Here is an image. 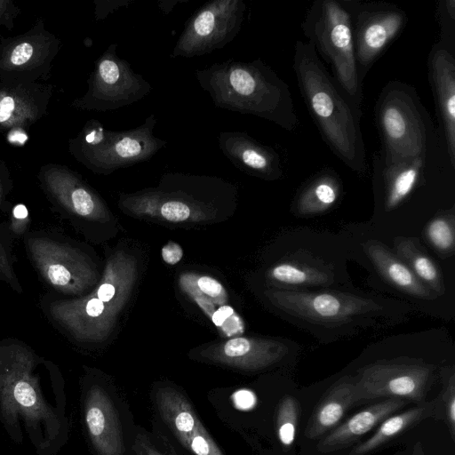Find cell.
Segmentation results:
<instances>
[{
  "label": "cell",
  "instance_id": "obj_15",
  "mask_svg": "<svg viewBox=\"0 0 455 455\" xmlns=\"http://www.w3.org/2000/svg\"><path fill=\"white\" fill-rule=\"evenodd\" d=\"M410 405V402L399 398H387L363 405L297 455H347L387 416Z\"/></svg>",
  "mask_w": 455,
  "mask_h": 455
},
{
  "label": "cell",
  "instance_id": "obj_13",
  "mask_svg": "<svg viewBox=\"0 0 455 455\" xmlns=\"http://www.w3.org/2000/svg\"><path fill=\"white\" fill-rule=\"evenodd\" d=\"M266 295L283 311L315 323H345L379 310L375 301L347 293L275 289Z\"/></svg>",
  "mask_w": 455,
  "mask_h": 455
},
{
  "label": "cell",
  "instance_id": "obj_42",
  "mask_svg": "<svg viewBox=\"0 0 455 455\" xmlns=\"http://www.w3.org/2000/svg\"><path fill=\"white\" fill-rule=\"evenodd\" d=\"M392 455H405V451L403 448H401L398 451H396L395 453H393Z\"/></svg>",
  "mask_w": 455,
  "mask_h": 455
},
{
  "label": "cell",
  "instance_id": "obj_3",
  "mask_svg": "<svg viewBox=\"0 0 455 455\" xmlns=\"http://www.w3.org/2000/svg\"><path fill=\"white\" fill-rule=\"evenodd\" d=\"M136 277L135 258L118 251L108 258L100 280L89 294L53 302L51 315L76 339L104 340L116 325Z\"/></svg>",
  "mask_w": 455,
  "mask_h": 455
},
{
  "label": "cell",
  "instance_id": "obj_37",
  "mask_svg": "<svg viewBox=\"0 0 455 455\" xmlns=\"http://www.w3.org/2000/svg\"><path fill=\"white\" fill-rule=\"evenodd\" d=\"M32 54V45L29 43H22L12 50L10 60L14 65H22L31 58Z\"/></svg>",
  "mask_w": 455,
  "mask_h": 455
},
{
  "label": "cell",
  "instance_id": "obj_7",
  "mask_svg": "<svg viewBox=\"0 0 455 455\" xmlns=\"http://www.w3.org/2000/svg\"><path fill=\"white\" fill-rule=\"evenodd\" d=\"M218 179L165 173L156 188L121 195L119 205L134 216L155 218L173 223L207 220L216 216L217 208L215 202L206 199L205 192H201L212 186ZM222 182L221 180L211 189Z\"/></svg>",
  "mask_w": 455,
  "mask_h": 455
},
{
  "label": "cell",
  "instance_id": "obj_17",
  "mask_svg": "<svg viewBox=\"0 0 455 455\" xmlns=\"http://www.w3.org/2000/svg\"><path fill=\"white\" fill-rule=\"evenodd\" d=\"M201 355L219 364L258 371L283 363L289 355V348L273 339L237 336L208 347Z\"/></svg>",
  "mask_w": 455,
  "mask_h": 455
},
{
  "label": "cell",
  "instance_id": "obj_39",
  "mask_svg": "<svg viewBox=\"0 0 455 455\" xmlns=\"http://www.w3.org/2000/svg\"><path fill=\"white\" fill-rule=\"evenodd\" d=\"M15 101L11 97H5L0 101V122L9 120L15 109Z\"/></svg>",
  "mask_w": 455,
  "mask_h": 455
},
{
  "label": "cell",
  "instance_id": "obj_31",
  "mask_svg": "<svg viewBox=\"0 0 455 455\" xmlns=\"http://www.w3.org/2000/svg\"><path fill=\"white\" fill-rule=\"evenodd\" d=\"M269 276L276 283L285 285H320L328 283L327 273L319 269L291 262H283L273 267Z\"/></svg>",
  "mask_w": 455,
  "mask_h": 455
},
{
  "label": "cell",
  "instance_id": "obj_14",
  "mask_svg": "<svg viewBox=\"0 0 455 455\" xmlns=\"http://www.w3.org/2000/svg\"><path fill=\"white\" fill-rule=\"evenodd\" d=\"M28 247L37 270L54 289L76 295L97 283V273L76 250L45 238L30 240Z\"/></svg>",
  "mask_w": 455,
  "mask_h": 455
},
{
  "label": "cell",
  "instance_id": "obj_6",
  "mask_svg": "<svg viewBox=\"0 0 455 455\" xmlns=\"http://www.w3.org/2000/svg\"><path fill=\"white\" fill-rule=\"evenodd\" d=\"M445 365L411 357L364 363L348 371L355 383L356 409L387 398L426 403L436 395Z\"/></svg>",
  "mask_w": 455,
  "mask_h": 455
},
{
  "label": "cell",
  "instance_id": "obj_1",
  "mask_svg": "<svg viewBox=\"0 0 455 455\" xmlns=\"http://www.w3.org/2000/svg\"><path fill=\"white\" fill-rule=\"evenodd\" d=\"M292 68L323 141L348 168L363 175L367 163L360 127L363 111L355 108L327 71L311 43L296 41Z\"/></svg>",
  "mask_w": 455,
  "mask_h": 455
},
{
  "label": "cell",
  "instance_id": "obj_25",
  "mask_svg": "<svg viewBox=\"0 0 455 455\" xmlns=\"http://www.w3.org/2000/svg\"><path fill=\"white\" fill-rule=\"evenodd\" d=\"M397 446L405 455H455L453 439L442 422L429 417L404 435Z\"/></svg>",
  "mask_w": 455,
  "mask_h": 455
},
{
  "label": "cell",
  "instance_id": "obj_21",
  "mask_svg": "<svg viewBox=\"0 0 455 455\" xmlns=\"http://www.w3.org/2000/svg\"><path fill=\"white\" fill-rule=\"evenodd\" d=\"M85 422L91 440L100 455H123L124 439L120 420L108 395L92 387L85 404Z\"/></svg>",
  "mask_w": 455,
  "mask_h": 455
},
{
  "label": "cell",
  "instance_id": "obj_5",
  "mask_svg": "<svg viewBox=\"0 0 455 455\" xmlns=\"http://www.w3.org/2000/svg\"><path fill=\"white\" fill-rule=\"evenodd\" d=\"M301 29L316 52L330 65L333 78L347 98L362 110L350 12L343 0H316L307 11Z\"/></svg>",
  "mask_w": 455,
  "mask_h": 455
},
{
  "label": "cell",
  "instance_id": "obj_8",
  "mask_svg": "<svg viewBox=\"0 0 455 455\" xmlns=\"http://www.w3.org/2000/svg\"><path fill=\"white\" fill-rule=\"evenodd\" d=\"M156 122V116L150 114L140 125L116 132L92 121L80 141L82 161L93 172L105 175L148 161L167 145L154 134Z\"/></svg>",
  "mask_w": 455,
  "mask_h": 455
},
{
  "label": "cell",
  "instance_id": "obj_19",
  "mask_svg": "<svg viewBox=\"0 0 455 455\" xmlns=\"http://www.w3.org/2000/svg\"><path fill=\"white\" fill-rule=\"evenodd\" d=\"M218 145L229 162L242 172L266 180L281 179L278 153L243 132H220Z\"/></svg>",
  "mask_w": 455,
  "mask_h": 455
},
{
  "label": "cell",
  "instance_id": "obj_41",
  "mask_svg": "<svg viewBox=\"0 0 455 455\" xmlns=\"http://www.w3.org/2000/svg\"><path fill=\"white\" fill-rule=\"evenodd\" d=\"M22 136L24 137L25 135L21 134V133H19V132H16L12 136V138H11V140L14 141V142L17 141V142H20V143L24 142L27 140V138H22Z\"/></svg>",
  "mask_w": 455,
  "mask_h": 455
},
{
  "label": "cell",
  "instance_id": "obj_30",
  "mask_svg": "<svg viewBox=\"0 0 455 455\" xmlns=\"http://www.w3.org/2000/svg\"><path fill=\"white\" fill-rule=\"evenodd\" d=\"M434 419L442 421L455 439V368L445 365L441 371L440 388L434 397Z\"/></svg>",
  "mask_w": 455,
  "mask_h": 455
},
{
  "label": "cell",
  "instance_id": "obj_10",
  "mask_svg": "<svg viewBox=\"0 0 455 455\" xmlns=\"http://www.w3.org/2000/svg\"><path fill=\"white\" fill-rule=\"evenodd\" d=\"M245 11L243 0L205 3L186 21L170 57H199L224 48L241 30Z\"/></svg>",
  "mask_w": 455,
  "mask_h": 455
},
{
  "label": "cell",
  "instance_id": "obj_22",
  "mask_svg": "<svg viewBox=\"0 0 455 455\" xmlns=\"http://www.w3.org/2000/svg\"><path fill=\"white\" fill-rule=\"evenodd\" d=\"M435 400L411 404L383 419L379 426L347 455H373L397 446L401 438L422 420L434 417Z\"/></svg>",
  "mask_w": 455,
  "mask_h": 455
},
{
  "label": "cell",
  "instance_id": "obj_36",
  "mask_svg": "<svg viewBox=\"0 0 455 455\" xmlns=\"http://www.w3.org/2000/svg\"><path fill=\"white\" fill-rule=\"evenodd\" d=\"M161 255L165 263L175 265L182 259L183 250L177 243L168 242L162 248Z\"/></svg>",
  "mask_w": 455,
  "mask_h": 455
},
{
  "label": "cell",
  "instance_id": "obj_40",
  "mask_svg": "<svg viewBox=\"0 0 455 455\" xmlns=\"http://www.w3.org/2000/svg\"><path fill=\"white\" fill-rule=\"evenodd\" d=\"M180 2V0L162 1V2H159V6H160V9L164 8L162 10L164 13H169L171 12V10L172 9V7H174L175 4Z\"/></svg>",
  "mask_w": 455,
  "mask_h": 455
},
{
  "label": "cell",
  "instance_id": "obj_9",
  "mask_svg": "<svg viewBox=\"0 0 455 455\" xmlns=\"http://www.w3.org/2000/svg\"><path fill=\"white\" fill-rule=\"evenodd\" d=\"M350 12L355 56L361 83L407 23L405 12L395 4L343 0Z\"/></svg>",
  "mask_w": 455,
  "mask_h": 455
},
{
  "label": "cell",
  "instance_id": "obj_16",
  "mask_svg": "<svg viewBox=\"0 0 455 455\" xmlns=\"http://www.w3.org/2000/svg\"><path fill=\"white\" fill-rule=\"evenodd\" d=\"M156 403L163 420L192 454L224 455L180 392L162 387L156 392Z\"/></svg>",
  "mask_w": 455,
  "mask_h": 455
},
{
  "label": "cell",
  "instance_id": "obj_28",
  "mask_svg": "<svg viewBox=\"0 0 455 455\" xmlns=\"http://www.w3.org/2000/svg\"><path fill=\"white\" fill-rule=\"evenodd\" d=\"M179 283L180 289L190 297L225 336L233 337L243 332V321L233 307L227 304L218 303L201 293L194 284L189 273L182 274Z\"/></svg>",
  "mask_w": 455,
  "mask_h": 455
},
{
  "label": "cell",
  "instance_id": "obj_34",
  "mask_svg": "<svg viewBox=\"0 0 455 455\" xmlns=\"http://www.w3.org/2000/svg\"><path fill=\"white\" fill-rule=\"evenodd\" d=\"M28 224V212L24 204H17L12 213V229L15 234L24 233Z\"/></svg>",
  "mask_w": 455,
  "mask_h": 455
},
{
  "label": "cell",
  "instance_id": "obj_18",
  "mask_svg": "<svg viewBox=\"0 0 455 455\" xmlns=\"http://www.w3.org/2000/svg\"><path fill=\"white\" fill-rule=\"evenodd\" d=\"M429 81L451 165H455V59L443 42L428 57Z\"/></svg>",
  "mask_w": 455,
  "mask_h": 455
},
{
  "label": "cell",
  "instance_id": "obj_26",
  "mask_svg": "<svg viewBox=\"0 0 455 455\" xmlns=\"http://www.w3.org/2000/svg\"><path fill=\"white\" fill-rule=\"evenodd\" d=\"M426 160V156H419L395 164L382 163L386 210L397 207L420 182Z\"/></svg>",
  "mask_w": 455,
  "mask_h": 455
},
{
  "label": "cell",
  "instance_id": "obj_29",
  "mask_svg": "<svg viewBox=\"0 0 455 455\" xmlns=\"http://www.w3.org/2000/svg\"><path fill=\"white\" fill-rule=\"evenodd\" d=\"M397 255L427 287L441 294L444 291L443 282L437 266L421 251L411 239H396Z\"/></svg>",
  "mask_w": 455,
  "mask_h": 455
},
{
  "label": "cell",
  "instance_id": "obj_33",
  "mask_svg": "<svg viewBox=\"0 0 455 455\" xmlns=\"http://www.w3.org/2000/svg\"><path fill=\"white\" fill-rule=\"evenodd\" d=\"M191 279L198 291L212 300L226 304L228 293L223 285L215 278L209 275H198L189 273Z\"/></svg>",
  "mask_w": 455,
  "mask_h": 455
},
{
  "label": "cell",
  "instance_id": "obj_27",
  "mask_svg": "<svg viewBox=\"0 0 455 455\" xmlns=\"http://www.w3.org/2000/svg\"><path fill=\"white\" fill-rule=\"evenodd\" d=\"M342 183L332 170L318 172L302 187L295 201V209L299 215H312L325 212L339 200Z\"/></svg>",
  "mask_w": 455,
  "mask_h": 455
},
{
  "label": "cell",
  "instance_id": "obj_23",
  "mask_svg": "<svg viewBox=\"0 0 455 455\" xmlns=\"http://www.w3.org/2000/svg\"><path fill=\"white\" fill-rule=\"evenodd\" d=\"M366 252L381 275L397 289L419 299H432L431 290L411 269L379 242H369Z\"/></svg>",
  "mask_w": 455,
  "mask_h": 455
},
{
  "label": "cell",
  "instance_id": "obj_38",
  "mask_svg": "<svg viewBox=\"0 0 455 455\" xmlns=\"http://www.w3.org/2000/svg\"><path fill=\"white\" fill-rule=\"evenodd\" d=\"M255 401V395L250 390H241L235 394V402L241 408H251Z\"/></svg>",
  "mask_w": 455,
  "mask_h": 455
},
{
  "label": "cell",
  "instance_id": "obj_12",
  "mask_svg": "<svg viewBox=\"0 0 455 455\" xmlns=\"http://www.w3.org/2000/svg\"><path fill=\"white\" fill-rule=\"evenodd\" d=\"M117 44H110L96 62L90 78L84 108L107 111L132 105L149 94L152 85L117 53Z\"/></svg>",
  "mask_w": 455,
  "mask_h": 455
},
{
  "label": "cell",
  "instance_id": "obj_20",
  "mask_svg": "<svg viewBox=\"0 0 455 455\" xmlns=\"http://www.w3.org/2000/svg\"><path fill=\"white\" fill-rule=\"evenodd\" d=\"M304 388L291 379L284 381L275 402L272 417L270 455H297L303 416Z\"/></svg>",
  "mask_w": 455,
  "mask_h": 455
},
{
  "label": "cell",
  "instance_id": "obj_4",
  "mask_svg": "<svg viewBox=\"0 0 455 455\" xmlns=\"http://www.w3.org/2000/svg\"><path fill=\"white\" fill-rule=\"evenodd\" d=\"M375 115L383 164L427 157L430 123L413 87L399 81L388 82L378 98Z\"/></svg>",
  "mask_w": 455,
  "mask_h": 455
},
{
  "label": "cell",
  "instance_id": "obj_32",
  "mask_svg": "<svg viewBox=\"0 0 455 455\" xmlns=\"http://www.w3.org/2000/svg\"><path fill=\"white\" fill-rule=\"evenodd\" d=\"M427 236L440 251L447 252L454 246V231L446 217H436L427 227Z\"/></svg>",
  "mask_w": 455,
  "mask_h": 455
},
{
  "label": "cell",
  "instance_id": "obj_11",
  "mask_svg": "<svg viewBox=\"0 0 455 455\" xmlns=\"http://www.w3.org/2000/svg\"><path fill=\"white\" fill-rule=\"evenodd\" d=\"M303 388V416L297 453L327 435L356 409L355 383L349 372Z\"/></svg>",
  "mask_w": 455,
  "mask_h": 455
},
{
  "label": "cell",
  "instance_id": "obj_24",
  "mask_svg": "<svg viewBox=\"0 0 455 455\" xmlns=\"http://www.w3.org/2000/svg\"><path fill=\"white\" fill-rule=\"evenodd\" d=\"M54 196L72 213L89 220L105 222L110 215L99 196L78 179L68 176L51 184Z\"/></svg>",
  "mask_w": 455,
  "mask_h": 455
},
{
  "label": "cell",
  "instance_id": "obj_35",
  "mask_svg": "<svg viewBox=\"0 0 455 455\" xmlns=\"http://www.w3.org/2000/svg\"><path fill=\"white\" fill-rule=\"evenodd\" d=\"M135 455H168L159 450L150 440L144 435H138L134 443Z\"/></svg>",
  "mask_w": 455,
  "mask_h": 455
},
{
  "label": "cell",
  "instance_id": "obj_2",
  "mask_svg": "<svg viewBox=\"0 0 455 455\" xmlns=\"http://www.w3.org/2000/svg\"><path fill=\"white\" fill-rule=\"evenodd\" d=\"M195 76L217 108L256 116L289 132L299 124L288 84L260 59L213 63Z\"/></svg>",
  "mask_w": 455,
  "mask_h": 455
}]
</instances>
